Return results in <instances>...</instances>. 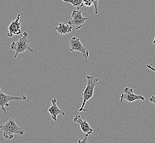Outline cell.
<instances>
[{
  "instance_id": "14",
  "label": "cell",
  "mask_w": 155,
  "mask_h": 143,
  "mask_svg": "<svg viewBox=\"0 0 155 143\" xmlns=\"http://www.w3.org/2000/svg\"><path fill=\"white\" fill-rule=\"evenodd\" d=\"M88 136H89L88 134H85V137L84 138V139H83V140H79L78 141V142L79 143H88V140H87Z\"/></svg>"
},
{
  "instance_id": "5",
  "label": "cell",
  "mask_w": 155,
  "mask_h": 143,
  "mask_svg": "<svg viewBox=\"0 0 155 143\" xmlns=\"http://www.w3.org/2000/svg\"><path fill=\"white\" fill-rule=\"evenodd\" d=\"M69 47L71 51H79L81 52L83 56L85 58H88L89 56V52L87 48L84 45L83 43L77 36H74L69 41Z\"/></svg>"
},
{
  "instance_id": "11",
  "label": "cell",
  "mask_w": 155,
  "mask_h": 143,
  "mask_svg": "<svg viewBox=\"0 0 155 143\" xmlns=\"http://www.w3.org/2000/svg\"><path fill=\"white\" fill-rule=\"evenodd\" d=\"M73 29L72 25L64 23H60L58 27H55L54 31H57L61 35H67L71 33Z\"/></svg>"
},
{
  "instance_id": "1",
  "label": "cell",
  "mask_w": 155,
  "mask_h": 143,
  "mask_svg": "<svg viewBox=\"0 0 155 143\" xmlns=\"http://www.w3.org/2000/svg\"><path fill=\"white\" fill-rule=\"evenodd\" d=\"M87 85L84 88L83 92L81 94L83 96V102L81 107H80L79 112H83V111H87V109H84V107L86 105L87 102L93 98L94 91L96 87L98 84L99 79L96 78L92 75H88L87 76Z\"/></svg>"
},
{
  "instance_id": "12",
  "label": "cell",
  "mask_w": 155,
  "mask_h": 143,
  "mask_svg": "<svg viewBox=\"0 0 155 143\" xmlns=\"http://www.w3.org/2000/svg\"><path fill=\"white\" fill-rule=\"evenodd\" d=\"M64 2L71 3L73 7L80 9L84 5L83 0H62Z\"/></svg>"
},
{
  "instance_id": "8",
  "label": "cell",
  "mask_w": 155,
  "mask_h": 143,
  "mask_svg": "<svg viewBox=\"0 0 155 143\" xmlns=\"http://www.w3.org/2000/svg\"><path fill=\"white\" fill-rule=\"evenodd\" d=\"M21 14H18L15 20L12 21L8 27V33H7V36L12 38L14 35H18L21 34V24L20 23Z\"/></svg>"
},
{
  "instance_id": "6",
  "label": "cell",
  "mask_w": 155,
  "mask_h": 143,
  "mask_svg": "<svg viewBox=\"0 0 155 143\" xmlns=\"http://www.w3.org/2000/svg\"><path fill=\"white\" fill-rule=\"evenodd\" d=\"M120 103L122 104L123 100H125L127 102H128L129 104H130L133 102L137 101V100H142V101H145V97L141 95H137L135 94L133 89L126 87L124 91L122 93L121 95L120 96Z\"/></svg>"
},
{
  "instance_id": "10",
  "label": "cell",
  "mask_w": 155,
  "mask_h": 143,
  "mask_svg": "<svg viewBox=\"0 0 155 143\" xmlns=\"http://www.w3.org/2000/svg\"><path fill=\"white\" fill-rule=\"evenodd\" d=\"M48 112L51 115V117L54 121H57V116L62 114L63 116L66 115V112L61 110L57 105L56 98H54L51 100V105L50 107L48 109Z\"/></svg>"
},
{
  "instance_id": "15",
  "label": "cell",
  "mask_w": 155,
  "mask_h": 143,
  "mask_svg": "<svg viewBox=\"0 0 155 143\" xmlns=\"http://www.w3.org/2000/svg\"><path fill=\"white\" fill-rule=\"evenodd\" d=\"M149 101L153 104L155 105V95L151 96L149 98Z\"/></svg>"
},
{
  "instance_id": "4",
  "label": "cell",
  "mask_w": 155,
  "mask_h": 143,
  "mask_svg": "<svg viewBox=\"0 0 155 143\" xmlns=\"http://www.w3.org/2000/svg\"><path fill=\"white\" fill-rule=\"evenodd\" d=\"M27 97L24 95L19 96L7 95L2 91V90L0 89V107H1V109L3 111L5 114L7 116H8V115L7 112L5 107H9L10 106L9 104V101H13V100L27 101Z\"/></svg>"
},
{
  "instance_id": "13",
  "label": "cell",
  "mask_w": 155,
  "mask_h": 143,
  "mask_svg": "<svg viewBox=\"0 0 155 143\" xmlns=\"http://www.w3.org/2000/svg\"><path fill=\"white\" fill-rule=\"evenodd\" d=\"M100 0H95V3L94 5L95 7V14L97 15L98 13V3Z\"/></svg>"
},
{
  "instance_id": "17",
  "label": "cell",
  "mask_w": 155,
  "mask_h": 143,
  "mask_svg": "<svg viewBox=\"0 0 155 143\" xmlns=\"http://www.w3.org/2000/svg\"><path fill=\"white\" fill-rule=\"evenodd\" d=\"M152 43H153V44H155V38H154V39H153V42H152Z\"/></svg>"
},
{
  "instance_id": "2",
  "label": "cell",
  "mask_w": 155,
  "mask_h": 143,
  "mask_svg": "<svg viewBox=\"0 0 155 143\" xmlns=\"http://www.w3.org/2000/svg\"><path fill=\"white\" fill-rule=\"evenodd\" d=\"M0 131H3V137L8 140L12 139L14 134L22 135L24 134V130L20 128L15 120L11 117L5 124L0 125Z\"/></svg>"
},
{
  "instance_id": "9",
  "label": "cell",
  "mask_w": 155,
  "mask_h": 143,
  "mask_svg": "<svg viewBox=\"0 0 155 143\" xmlns=\"http://www.w3.org/2000/svg\"><path fill=\"white\" fill-rule=\"evenodd\" d=\"M73 122L77 123L80 126L82 131L85 134H88L89 135L93 133L94 129L91 128L89 123L87 122V120H83L82 119L81 115L75 116L73 119Z\"/></svg>"
},
{
  "instance_id": "7",
  "label": "cell",
  "mask_w": 155,
  "mask_h": 143,
  "mask_svg": "<svg viewBox=\"0 0 155 143\" xmlns=\"http://www.w3.org/2000/svg\"><path fill=\"white\" fill-rule=\"evenodd\" d=\"M72 20L69 21L68 24L75 27L76 30L80 29L83 27V24L87 20L89 19V17H84L81 11L74 10L71 15Z\"/></svg>"
},
{
  "instance_id": "18",
  "label": "cell",
  "mask_w": 155,
  "mask_h": 143,
  "mask_svg": "<svg viewBox=\"0 0 155 143\" xmlns=\"http://www.w3.org/2000/svg\"><path fill=\"white\" fill-rule=\"evenodd\" d=\"M0 9H1V7H0Z\"/></svg>"
},
{
  "instance_id": "16",
  "label": "cell",
  "mask_w": 155,
  "mask_h": 143,
  "mask_svg": "<svg viewBox=\"0 0 155 143\" xmlns=\"http://www.w3.org/2000/svg\"><path fill=\"white\" fill-rule=\"evenodd\" d=\"M146 67L147 68L150 69H151V70H152V71L155 72V68L152 66V65H146Z\"/></svg>"
},
{
  "instance_id": "3",
  "label": "cell",
  "mask_w": 155,
  "mask_h": 143,
  "mask_svg": "<svg viewBox=\"0 0 155 143\" xmlns=\"http://www.w3.org/2000/svg\"><path fill=\"white\" fill-rule=\"evenodd\" d=\"M29 34L27 32L23 33V35L17 41L12 42L10 48L11 50L15 51L14 58H16L19 54L23 53L26 51H30L31 53L34 52L33 48L30 45L28 40Z\"/></svg>"
}]
</instances>
